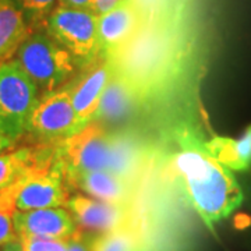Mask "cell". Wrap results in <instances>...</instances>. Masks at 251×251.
I'll return each instance as SVG.
<instances>
[{
    "label": "cell",
    "instance_id": "6da1fadb",
    "mask_svg": "<svg viewBox=\"0 0 251 251\" xmlns=\"http://www.w3.org/2000/svg\"><path fill=\"white\" fill-rule=\"evenodd\" d=\"M180 144L173 173L181 181L190 205L208 227H214L242 205V187L232 171L208 152L205 144L190 134L183 135Z\"/></svg>",
    "mask_w": 251,
    "mask_h": 251
},
{
    "label": "cell",
    "instance_id": "7a4b0ae2",
    "mask_svg": "<svg viewBox=\"0 0 251 251\" xmlns=\"http://www.w3.org/2000/svg\"><path fill=\"white\" fill-rule=\"evenodd\" d=\"M56 155L67 186L81 175L95 171L112 172L131 180L138 163V150L133 140L110 133L106 126L95 120L57 144Z\"/></svg>",
    "mask_w": 251,
    "mask_h": 251
},
{
    "label": "cell",
    "instance_id": "3957f363",
    "mask_svg": "<svg viewBox=\"0 0 251 251\" xmlns=\"http://www.w3.org/2000/svg\"><path fill=\"white\" fill-rule=\"evenodd\" d=\"M35 84L41 97L67 85L80 66L45 29L32 31L13 57Z\"/></svg>",
    "mask_w": 251,
    "mask_h": 251
},
{
    "label": "cell",
    "instance_id": "277c9868",
    "mask_svg": "<svg viewBox=\"0 0 251 251\" xmlns=\"http://www.w3.org/2000/svg\"><path fill=\"white\" fill-rule=\"evenodd\" d=\"M39 99L35 84L14 59L0 63V134L16 144L24 141Z\"/></svg>",
    "mask_w": 251,
    "mask_h": 251
},
{
    "label": "cell",
    "instance_id": "5b68a950",
    "mask_svg": "<svg viewBox=\"0 0 251 251\" xmlns=\"http://www.w3.org/2000/svg\"><path fill=\"white\" fill-rule=\"evenodd\" d=\"M75 59L80 69L100 56L99 16L92 10L54 7L44 27Z\"/></svg>",
    "mask_w": 251,
    "mask_h": 251
},
{
    "label": "cell",
    "instance_id": "8992f818",
    "mask_svg": "<svg viewBox=\"0 0 251 251\" xmlns=\"http://www.w3.org/2000/svg\"><path fill=\"white\" fill-rule=\"evenodd\" d=\"M84 127L73 108L69 88L64 85L41 97L29 117L24 141L34 145H57Z\"/></svg>",
    "mask_w": 251,
    "mask_h": 251
},
{
    "label": "cell",
    "instance_id": "52a82bcc",
    "mask_svg": "<svg viewBox=\"0 0 251 251\" xmlns=\"http://www.w3.org/2000/svg\"><path fill=\"white\" fill-rule=\"evenodd\" d=\"M17 211L66 206L70 198L60 162L54 151L52 158L39 163L35 169L16 183Z\"/></svg>",
    "mask_w": 251,
    "mask_h": 251
},
{
    "label": "cell",
    "instance_id": "ba28073f",
    "mask_svg": "<svg viewBox=\"0 0 251 251\" xmlns=\"http://www.w3.org/2000/svg\"><path fill=\"white\" fill-rule=\"evenodd\" d=\"M115 72V62L100 54L97 60L82 67L67 84L73 108L82 125L87 126L94 120L103 91L108 87Z\"/></svg>",
    "mask_w": 251,
    "mask_h": 251
},
{
    "label": "cell",
    "instance_id": "9c48e42d",
    "mask_svg": "<svg viewBox=\"0 0 251 251\" xmlns=\"http://www.w3.org/2000/svg\"><path fill=\"white\" fill-rule=\"evenodd\" d=\"M144 28L143 10L134 0H122L116 7L99 16L100 54L115 59Z\"/></svg>",
    "mask_w": 251,
    "mask_h": 251
},
{
    "label": "cell",
    "instance_id": "30bf717a",
    "mask_svg": "<svg viewBox=\"0 0 251 251\" xmlns=\"http://www.w3.org/2000/svg\"><path fill=\"white\" fill-rule=\"evenodd\" d=\"M67 209L74 218L78 229L106 233L131 224L127 204L106 202L84 194H74L67 201Z\"/></svg>",
    "mask_w": 251,
    "mask_h": 251
},
{
    "label": "cell",
    "instance_id": "8fae6325",
    "mask_svg": "<svg viewBox=\"0 0 251 251\" xmlns=\"http://www.w3.org/2000/svg\"><path fill=\"white\" fill-rule=\"evenodd\" d=\"M13 224L18 237L72 239L78 233V226L69 209L62 206L31 211H16Z\"/></svg>",
    "mask_w": 251,
    "mask_h": 251
},
{
    "label": "cell",
    "instance_id": "7c38bea8",
    "mask_svg": "<svg viewBox=\"0 0 251 251\" xmlns=\"http://www.w3.org/2000/svg\"><path fill=\"white\" fill-rule=\"evenodd\" d=\"M140 97L141 90L137 84L116 69L108 87L103 91L94 120L106 127L125 122L133 115L135 106L140 102Z\"/></svg>",
    "mask_w": 251,
    "mask_h": 251
},
{
    "label": "cell",
    "instance_id": "4fadbf2b",
    "mask_svg": "<svg viewBox=\"0 0 251 251\" xmlns=\"http://www.w3.org/2000/svg\"><path fill=\"white\" fill-rule=\"evenodd\" d=\"M56 145L24 144L0 152V190L17 183L32 169L52 158Z\"/></svg>",
    "mask_w": 251,
    "mask_h": 251
},
{
    "label": "cell",
    "instance_id": "5bb4252c",
    "mask_svg": "<svg viewBox=\"0 0 251 251\" xmlns=\"http://www.w3.org/2000/svg\"><path fill=\"white\" fill-rule=\"evenodd\" d=\"M72 188H78L90 197L106 202L127 204L131 194V180L108 171L84 173L70 183Z\"/></svg>",
    "mask_w": 251,
    "mask_h": 251
},
{
    "label": "cell",
    "instance_id": "9a60e30c",
    "mask_svg": "<svg viewBox=\"0 0 251 251\" xmlns=\"http://www.w3.org/2000/svg\"><path fill=\"white\" fill-rule=\"evenodd\" d=\"M204 144L208 152L230 171L244 172L251 166V126L237 138L214 137Z\"/></svg>",
    "mask_w": 251,
    "mask_h": 251
},
{
    "label": "cell",
    "instance_id": "2e32d148",
    "mask_svg": "<svg viewBox=\"0 0 251 251\" xmlns=\"http://www.w3.org/2000/svg\"><path fill=\"white\" fill-rule=\"evenodd\" d=\"M31 32L14 4L10 0H0V63L11 60Z\"/></svg>",
    "mask_w": 251,
    "mask_h": 251
},
{
    "label": "cell",
    "instance_id": "e0dca14e",
    "mask_svg": "<svg viewBox=\"0 0 251 251\" xmlns=\"http://www.w3.org/2000/svg\"><path fill=\"white\" fill-rule=\"evenodd\" d=\"M88 246L91 251H141V237L133 225L128 224L100 233Z\"/></svg>",
    "mask_w": 251,
    "mask_h": 251
},
{
    "label": "cell",
    "instance_id": "ac0fdd59",
    "mask_svg": "<svg viewBox=\"0 0 251 251\" xmlns=\"http://www.w3.org/2000/svg\"><path fill=\"white\" fill-rule=\"evenodd\" d=\"M16 191V183L0 190V247L18 239L13 224V215L17 211Z\"/></svg>",
    "mask_w": 251,
    "mask_h": 251
},
{
    "label": "cell",
    "instance_id": "d6986e66",
    "mask_svg": "<svg viewBox=\"0 0 251 251\" xmlns=\"http://www.w3.org/2000/svg\"><path fill=\"white\" fill-rule=\"evenodd\" d=\"M10 1L23 14L31 31L44 29L46 20L57 6V0H10Z\"/></svg>",
    "mask_w": 251,
    "mask_h": 251
},
{
    "label": "cell",
    "instance_id": "ffe728a7",
    "mask_svg": "<svg viewBox=\"0 0 251 251\" xmlns=\"http://www.w3.org/2000/svg\"><path fill=\"white\" fill-rule=\"evenodd\" d=\"M24 251H69V239L20 237Z\"/></svg>",
    "mask_w": 251,
    "mask_h": 251
},
{
    "label": "cell",
    "instance_id": "44dd1931",
    "mask_svg": "<svg viewBox=\"0 0 251 251\" xmlns=\"http://www.w3.org/2000/svg\"><path fill=\"white\" fill-rule=\"evenodd\" d=\"M94 0H57V7L78 10H92Z\"/></svg>",
    "mask_w": 251,
    "mask_h": 251
},
{
    "label": "cell",
    "instance_id": "7402d4cb",
    "mask_svg": "<svg viewBox=\"0 0 251 251\" xmlns=\"http://www.w3.org/2000/svg\"><path fill=\"white\" fill-rule=\"evenodd\" d=\"M120 1H122V0H94L92 11L97 13L98 16H102V14L108 13L109 10L116 7Z\"/></svg>",
    "mask_w": 251,
    "mask_h": 251
},
{
    "label": "cell",
    "instance_id": "603a6c76",
    "mask_svg": "<svg viewBox=\"0 0 251 251\" xmlns=\"http://www.w3.org/2000/svg\"><path fill=\"white\" fill-rule=\"evenodd\" d=\"M69 251H91L88 243H85V240L82 239L81 229L78 230V233L74 234L72 239H69Z\"/></svg>",
    "mask_w": 251,
    "mask_h": 251
},
{
    "label": "cell",
    "instance_id": "cb8c5ba5",
    "mask_svg": "<svg viewBox=\"0 0 251 251\" xmlns=\"http://www.w3.org/2000/svg\"><path fill=\"white\" fill-rule=\"evenodd\" d=\"M14 147H17V144L13 143L11 140L0 134V152H6V151H9L11 148H14Z\"/></svg>",
    "mask_w": 251,
    "mask_h": 251
},
{
    "label": "cell",
    "instance_id": "d4e9b609",
    "mask_svg": "<svg viewBox=\"0 0 251 251\" xmlns=\"http://www.w3.org/2000/svg\"><path fill=\"white\" fill-rule=\"evenodd\" d=\"M0 250L1 251H24L23 250V243L20 240V237H18L17 240H14V242L7 243L6 246H3V247H0Z\"/></svg>",
    "mask_w": 251,
    "mask_h": 251
}]
</instances>
